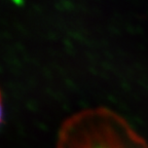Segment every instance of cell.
I'll list each match as a JSON object with an SVG mask.
<instances>
[{
  "mask_svg": "<svg viewBox=\"0 0 148 148\" xmlns=\"http://www.w3.org/2000/svg\"><path fill=\"white\" fill-rule=\"evenodd\" d=\"M57 148H148L144 139L116 113L98 108L68 118Z\"/></svg>",
  "mask_w": 148,
  "mask_h": 148,
  "instance_id": "6da1fadb",
  "label": "cell"
},
{
  "mask_svg": "<svg viewBox=\"0 0 148 148\" xmlns=\"http://www.w3.org/2000/svg\"><path fill=\"white\" fill-rule=\"evenodd\" d=\"M3 118V103H2V96H1V92H0V123H2Z\"/></svg>",
  "mask_w": 148,
  "mask_h": 148,
  "instance_id": "7a4b0ae2",
  "label": "cell"
}]
</instances>
